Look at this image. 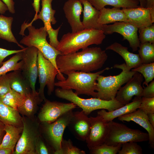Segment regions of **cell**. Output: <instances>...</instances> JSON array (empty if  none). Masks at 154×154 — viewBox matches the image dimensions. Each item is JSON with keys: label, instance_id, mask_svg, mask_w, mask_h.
Here are the masks:
<instances>
[{"label": "cell", "instance_id": "1", "mask_svg": "<svg viewBox=\"0 0 154 154\" xmlns=\"http://www.w3.org/2000/svg\"><path fill=\"white\" fill-rule=\"evenodd\" d=\"M105 50L94 47L66 54H59L56 58V66L61 73L81 71L86 72L101 68L108 58Z\"/></svg>", "mask_w": 154, "mask_h": 154}, {"label": "cell", "instance_id": "2", "mask_svg": "<svg viewBox=\"0 0 154 154\" xmlns=\"http://www.w3.org/2000/svg\"><path fill=\"white\" fill-rule=\"evenodd\" d=\"M105 37L102 31L94 29H84L74 33L69 32L63 35L56 49L61 54L72 53L92 44H100Z\"/></svg>", "mask_w": 154, "mask_h": 154}, {"label": "cell", "instance_id": "3", "mask_svg": "<svg viewBox=\"0 0 154 154\" xmlns=\"http://www.w3.org/2000/svg\"><path fill=\"white\" fill-rule=\"evenodd\" d=\"M106 67L95 73L86 72L82 71H72L64 74L67 78L63 81L55 83V86L65 89H73L75 93L79 96L85 94L97 98L96 91L97 79L98 76L105 70L110 69Z\"/></svg>", "mask_w": 154, "mask_h": 154}, {"label": "cell", "instance_id": "4", "mask_svg": "<svg viewBox=\"0 0 154 154\" xmlns=\"http://www.w3.org/2000/svg\"><path fill=\"white\" fill-rule=\"evenodd\" d=\"M55 92L57 97L74 103L82 109V110L88 116L95 110L105 109L110 112L124 105L115 98L110 100L93 97L84 99L79 97L72 89L58 88L55 90Z\"/></svg>", "mask_w": 154, "mask_h": 154}, {"label": "cell", "instance_id": "5", "mask_svg": "<svg viewBox=\"0 0 154 154\" xmlns=\"http://www.w3.org/2000/svg\"><path fill=\"white\" fill-rule=\"evenodd\" d=\"M25 26V28H27L29 31V34L23 37L20 43L28 47L33 46L37 48L58 70L56 65V58L61 53L47 41L46 37L48 34L44 27L36 29L32 25L27 23Z\"/></svg>", "mask_w": 154, "mask_h": 154}, {"label": "cell", "instance_id": "6", "mask_svg": "<svg viewBox=\"0 0 154 154\" xmlns=\"http://www.w3.org/2000/svg\"><path fill=\"white\" fill-rule=\"evenodd\" d=\"M108 131L104 143L116 146L128 142H135L149 141L148 133L130 128L126 125L113 121L108 122Z\"/></svg>", "mask_w": 154, "mask_h": 154}, {"label": "cell", "instance_id": "7", "mask_svg": "<svg viewBox=\"0 0 154 154\" xmlns=\"http://www.w3.org/2000/svg\"><path fill=\"white\" fill-rule=\"evenodd\" d=\"M119 74L105 76L100 75L97 79V98L110 100L115 98L117 92L121 86L132 77L135 72L127 71L123 68Z\"/></svg>", "mask_w": 154, "mask_h": 154}, {"label": "cell", "instance_id": "8", "mask_svg": "<svg viewBox=\"0 0 154 154\" xmlns=\"http://www.w3.org/2000/svg\"><path fill=\"white\" fill-rule=\"evenodd\" d=\"M37 64L38 76L40 87L38 93L45 101L46 99L44 94L46 86L47 88L48 94L50 95L53 92L55 86V79L56 76L59 81L66 79L62 74L55 67L52 63L45 58L41 52L38 50Z\"/></svg>", "mask_w": 154, "mask_h": 154}, {"label": "cell", "instance_id": "9", "mask_svg": "<svg viewBox=\"0 0 154 154\" xmlns=\"http://www.w3.org/2000/svg\"><path fill=\"white\" fill-rule=\"evenodd\" d=\"M34 119L22 116L23 130L13 154H35V145L40 135L39 124Z\"/></svg>", "mask_w": 154, "mask_h": 154}, {"label": "cell", "instance_id": "10", "mask_svg": "<svg viewBox=\"0 0 154 154\" xmlns=\"http://www.w3.org/2000/svg\"><path fill=\"white\" fill-rule=\"evenodd\" d=\"M72 111L66 112L52 123H42L43 132L52 148L53 154H57L61 149L64 131L72 117Z\"/></svg>", "mask_w": 154, "mask_h": 154}, {"label": "cell", "instance_id": "11", "mask_svg": "<svg viewBox=\"0 0 154 154\" xmlns=\"http://www.w3.org/2000/svg\"><path fill=\"white\" fill-rule=\"evenodd\" d=\"M52 0H42V7L41 11L28 24L32 25L34 21L38 19H41L43 22L44 27L48 33L49 39V44L56 48L59 43L58 40V35L61 26L56 29H54L52 27V24H55L57 22L54 16L56 11L53 9L52 7Z\"/></svg>", "mask_w": 154, "mask_h": 154}, {"label": "cell", "instance_id": "12", "mask_svg": "<svg viewBox=\"0 0 154 154\" xmlns=\"http://www.w3.org/2000/svg\"><path fill=\"white\" fill-rule=\"evenodd\" d=\"M101 30L105 35L112 34L114 33L121 35L123 37V40L128 41L133 52L136 51L139 46L140 42L137 34L138 28L128 22H117L111 25H102Z\"/></svg>", "mask_w": 154, "mask_h": 154}, {"label": "cell", "instance_id": "13", "mask_svg": "<svg viewBox=\"0 0 154 154\" xmlns=\"http://www.w3.org/2000/svg\"><path fill=\"white\" fill-rule=\"evenodd\" d=\"M38 50L34 47L25 48L22 51L21 72L30 84L32 91L36 92L35 86L38 76Z\"/></svg>", "mask_w": 154, "mask_h": 154}, {"label": "cell", "instance_id": "14", "mask_svg": "<svg viewBox=\"0 0 154 154\" xmlns=\"http://www.w3.org/2000/svg\"><path fill=\"white\" fill-rule=\"evenodd\" d=\"M44 102L38 116V119L41 123H52L65 113L78 107L71 102H52L47 99Z\"/></svg>", "mask_w": 154, "mask_h": 154}, {"label": "cell", "instance_id": "15", "mask_svg": "<svg viewBox=\"0 0 154 154\" xmlns=\"http://www.w3.org/2000/svg\"><path fill=\"white\" fill-rule=\"evenodd\" d=\"M143 76L140 73L135 72L132 77L117 92L115 99L125 105L129 103L134 96L142 97L143 88L142 84Z\"/></svg>", "mask_w": 154, "mask_h": 154}, {"label": "cell", "instance_id": "16", "mask_svg": "<svg viewBox=\"0 0 154 154\" xmlns=\"http://www.w3.org/2000/svg\"><path fill=\"white\" fill-rule=\"evenodd\" d=\"M90 130L85 141L89 150L104 143L108 131V122L100 116L90 117Z\"/></svg>", "mask_w": 154, "mask_h": 154}, {"label": "cell", "instance_id": "17", "mask_svg": "<svg viewBox=\"0 0 154 154\" xmlns=\"http://www.w3.org/2000/svg\"><path fill=\"white\" fill-rule=\"evenodd\" d=\"M67 127L77 139L85 141L91 127L90 118L82 110L73 112V116Z\"/></svg>", "mask_w": 154, "mask_h": 154}, {"label": "cell", "instance_id": "18", "mask_svg": "<svg viewBox=\"0 0 154 154\" xmlns=\"http://www.w3.org/2000/svg\"><path fill=\"white\" fill-rule=\"evenodd\" d=\"M63 9L72 33L84 29L80 20V15L83 9L80 0H68L64 3Z\"/></svg>", "mask_w": 154, "mask_h": 154}, {"label": "cell", "instance_id": "19", "mask_svg": "<svg viewBox=\"0 0 154 154\" xmlns=\"http://www.w3.org/2000/svg\"><path fill=\"white\" fill-rule=\"evenodd\" d=\"M106 50H111L120 55L124 60L125 64H115L114 68H123L127 71L137 67L141 63L139 54H135L129 52L128 48L117 42H115L107 47Z\"/></svg>", "mask_w": 154, "mask_h": 154}, {"label": "cell", "instance_id": "20", "mask_svg": "<svg viewBox=\"0 0 154 154\" xmlns=\"http://www.w3.org/2000/svg\"><path fill=\"white\" fill-rule=\"evenodd\" d=\"M128 22L138 29L149 26L153 24L149 9L139 6L136 8H122Z\"/></svg>", "mask_w": 154, "mask_h": 154}, {"label": "cell", "instance_id": "21", "mask_svg": "<svg viewBox=\"0 0 154 154\" xmlns=\"http://www.w3.org/2000/svg\"><path fill=\"white\" fill-rule=\"evenodd\" d=\"M118 119L121 121H133L144 128L149 136V143L150 147L154 148V128L149 122L147 114L141 110L135 111L119 116Z\"/></svg>", "mask_w": 154, "mask_h": 154}, {"label": "cell", "instance_id": "22", "mask_svg": "<svg viewBox=\"0 0 154 154\" xmlns=\"http://www.w3.org/2000/svg\"><path fill=\"white\" fill-rule=\"evenodd\" d=\"M141 98L135 96L133 101L131 103L110 112H107L105 109H102L98 112L97 115L101 116L108 122L112 121L116 117L133 112L139 109Z\"/></svg>", "mask_w": 154, "mask_h": 154}, {"label": "cell", "instance_id": "23", "mask_svg": "<svg viewBox=\"0 0 154 154\" xmlns=\"http://www.w3.org/2000/svg\"><path fill=\"white\" fill-rule=\"evenodd\" d=\"M43 100L38 92L32 91L25 95L23 104L18 108L17 110L22 116L34 118L38 110V105Z\"/></svg>", "mask_w": 154, "mask_h": 154}, {"label": "cell", "instance_id": "24", "mask_svg": "<svg viewBox=\"0 0 154 154\" xmlns=\"http://www.w3.org/2000/svg\"><path fill=\"white\" fill-rule=\"evenodd\" d=\"M80 0L84 6L82 23L84 29L101 30L102 25H99L98 23L100 11L94 7L87 0Z\"/></svg>", "mask_w": 154, "mask_h": 154}, {"label": "cell", "instance_id": "25", "mask_svg": "<svg viewBox=\"0 0 154 154\" xmlns=\"http://www.w3.org/2000/svg\"><path fill=\"white\" fill-rule=\"evenodd\" d=\"M100 11L98 19L100 26L117 22H128L125 15L120 8L114 7L110 9L104 7Z\"/></svg>", "mask_w": 154, "mask_h": 154}, {"label": "cell", "instance_id": "26", "mask_svg": "<svg viewBox=\"0 0 154 154\" xmlns=\"http://www.w3.org/2000/svg\"><path fill=\"white\" fill-rule=\"evenodd\" d=\"M23 129V125L17 126L5 124V133L0 145V148L9 149L14 150L21 135Z\"/></svg>", "mask_w": 154, "mask_h": 154}, {"label": "cell", "instance_id": "27", "mask_svg": "<svg viewBox=\"0 0 154 154\" xmlns=\"http://www.w3.org/2000/svg\"><path fill=\"white\" fill-rule=\"evenodd\" d=\"M0 121L5 124L23 125L22 117L18 110L5 104L0 99Z\"/></svg>", "mask_w": 154, "mask_h": 154}, {"label": "cell", "instance_id": "28", "mask_svg": "<svg viewBox=\"0 0 154 154\" xmlns=\"http://www.w3.org/2000/svg\"><path fill=\"white\" fill-rule=\"evenodd\" d=\"M11 74L10 85L11 89L24 95L32 91L29 82L21 70L14 71Z\"/></svg>", "mask_w": 154, "mask_h": 154}, {"label": "cell", "instance_id": "29", "mask_svg": "<svg viewBox=\"0 0 154 154\" xmlns=\"http://www.w3.org/2000/svg\"><path fill=\"white\" fill-rule=\"evenodd\" d=\"M96 9L100 10L106 5L114 7L130 8L138 7L137 0H87Z\"/></svg>", "mask_w": 154, "mask_h": 154}, {"label": "cell", "instance_id": "30", "mask_svg": "<svg viewBox=\"0 0 154 154\" xmlns=\"http://www.w3.org/2000/svg\"><path fill=\"white\" fill-rule=\"evenodd\" d=\"M13 20L12 17L0 15V38L15 43L22 49L24 48H25L19 43L12 32L11 25Z\"/></svg>", "mask_w": 154, "mask_h": 154}, {"label": "cell", "instance_id": "31", "mask_svg": "<svg viewBox=\"0 0 154 154\" xmlns=\"http://www.w3.org/2000/svg\"><path fill=\"white\" fill-rule=\"evenodd\" d=\"M22 59V51H21L15 54L9 59L3 62L0 68V76L11 71L21 70L23 64Z\"/></svg>", "mask_w": 154, "mask_h": 154}, {"label": "cell", "instance_id": "32", "mask_svg": "<svg viewBox=\"0 0 154 154\" xmlns=\"http://www.w3.org/2000/svg\"><path fill=\"white\" fill-rule=\"evenodd\" d=\"M25 95L21 94L11 89L4 95L0 97L1 101L5 104L17 110L23 104Z\"/></svg>", "mask_w": 154, "mask_h": 154}, {"label": "cell", "instance_id": "33", "mask_svg": "<svg viewBox=\"0 0 154 154\" xmlns=\"http://www.w3.org/2000/svg\"><path fill=\"white\" fill-rule=\"evenodd\" d=\"M138 50L142 64H148L154 62V43L149 42L140 43Z\"/></svg>", "mask_w": 154, "mask_h": 154}, {"label": "cell", "instance_id": "34", "mask_svg": "<svg viewBox=\"0 0 154 154\" xmlns=\"http://www.w3.org/2000/svg\"><path fill=\"white\" fill-rule=\"evenodd\" d=\"M131 70L141 74L145 79L143 83V86L144 85L147 86L150 82L153 80L154 78V62L141 64L137 67L132 69Z\"/></svg>", "mask_w": 154, "mask_h": 154}, {"label": "cell", "instance_id": "35", "mask_svg": "<svg viewBox=\"0 0 154 154\" xmlns=\"http://www.w3.org/2000/svg\"><path fill=\"white\" fill-rule=\"evenodd\" d=\"M122 144L116 146L109 145L105 143L90 149L91 154H116L121 149Z\"/></svg>", "mask_w": 154, "mask_h": 154}, {"label": "cell", "instance_id": "36", "mask_svg": "<svg viewBox=\"0 0 154 154\" xmlns=\"http://www.w3.org/2000/svg\"><path fill=\"white\" fill-rule=\"evenodd\" d=\"M85 151L74 146L70 139L63 138L61 143V149L57 154H85Z\"/></svg>", "mask_w": 154, "mask_h": 154}, {"label": "cell", "instance_id": "37", "mask_svg": "<svg viewBox=\"0 0 154 154\" xmlns=\"http://www.w3.org/2000/svg\"><path fill=\"white\" fill-rule=\"evenodd\" d=\"M138 37L140 43L149 42L154 43V25L138 29Z\"/></svg>", "mask_w": 154, "mask_h": 154}, {"label": "cell", "instance_id": "38", "mask_svg": "<svg viewBox=\"0 0 154 154\" xmlns=\"http://www.w3.org/2000/svg\"><path fill=\"white\" fill-rule=\"evenodd\" d=\"M118 154H142V149L137 142L130 141L122 144Z\"/></svg>", "mask_w": 154, "mask_h": 154}, {"label": "cell", "instance_id": "39", "mask_svg": "<svg viewBox=\"0 0 154 154\" xmlns=\"http://www.w3.org/2000/svg\"><path fill=\"white\" fill-rule=\"evenodd\" d=\"M11 72L0 76V97L8 92L10 87Z\"/></svg>", "mask_w": 154, "mask_h": 154}, {"label": "cell", "instance_id": "40", "mask_svg": "<svg viewBox=\"0 0 154 154\" xmlns=\"http://www.w3.org/2000/svg\"><path fill=\"white\" fill-rule=\"evenodd\" d=\"M139 109L146 114L154 113V98H148L142 97Z\"/></svg>", "mask_w": 154, "mask_h": 154}, {"label": "cell", "instance_id": "41", "mask_svg": "<svg viewBox=\"0 0 154 154\" xmlns=\"http://www.w3.org/2000/svg\"><path fill=\"white\" fill-rule=\"evenodd\" d=\"M35 154H50L51 151L43 140L40 135L38 138L35 145Z\"/></svg>", "mask_w": 154, "mask_h": 154}, {"label": "cell", "instance_id": "42", "mask_svg": "<svg viewBox=\"0 0 154 154\" xmlns=\"http://www.w3.org/2000/svg\"><path fill=\"white\" fill-rule=\"evenodd\" d=\"M146 98H154V81L153 80L151 82L144 87L143 89L142 97Z\"/></svg>", "mask_w": 154, "mask_h": 154}, {"label": "cell", "instance_id": "43", "mask_svg": "<svg viewBox=\"0 0 154 154\" xmlns=\"http://www.w3.org/2000/svg\"><path fill=\"white\" fill-rule=\"evenodd\" d=\"M25 48L19 50H9L0 48V66L2 65L3 60L7 56L23 51Z\"/></svg>", "mask_w": 154, "mask_h": 154}, {"label": "cell", "instance_id": "44", "mask_svg": "<svg viewBox=\"0 0 154 154\" xmlns=\"http://www.w3.org/2000/svg\"><path fill=\"white\" fill-rule=\"evenodd\" d=\"M145 8L149 9L153 21L154 22V0H145Z\"/></svg>", "mask_w": 154, "mask_h": 154}, {"label": "cell", "instance_id": "45", "mask_svg": "<svg viewBox=\"0 0 154 154\" xmlns=\"http://www.w3.org/2000/svg\"><path fill=\"white\" fill-rule=\"evenodd\" d=\"M4 3L7 5L9 12L13 14L15 13L14 8L15 3L13 0H2Z\"/></svg>", "mask_w": 154, "mask_h": 154}, {"label": "cell", "instance_id": "46", "mask_svg": "<svg viewBox=\"0 0 154 154\" xmlns=\"http://www.w3.org/2000/svg\"><path fill=\"white\" fill-rule=\"evenodd\" d=\"M5 124L0 121V145L2 142L5 133Z\"/></svg>", "mask_w": 154, "mask_h": 154}, {"label": "cell", "instance_id": "47", "mask_svg": "<svg viewBox=\"0 0 154 154\" xmlns=\"http://www.w3.org/2000/svg\"><path fill=\"white\" fill-rule=\"evenodd\" d=\"M40 0H33L32 5L36 13L34 17H36L38 13L40 12Z\"/></svg>", "mask_w": 154, "mask_h": 154}, {"label": "cell", "instance_id": "48", "mask_svg": "<svg viewBox=\"0 0 154 154\" xmlns=\"http://www.w3.org/2000/svg\"><path fill=\"white\" fill-rule=\"evenodd\" d=\"M8 10L7 5L0 0V13L3 14Z\"/></svg>", "mask_w": 154, "mask_h": 154}, {"label": "cell", "instance_id": "49", "mask_svg": "<svg viewBox=\"0 0 154 154\" xmlns=\"http://www.w3.org/2000/svg\"><path fill=\"white\" fill-rule=\"evenodd\" d=\"M13 150L5 148H0V154H13Z\"/></svg>", "mask_w": 154, "mask_h": 154}, {"label": "cell", "instance_id": "50", "mask_svg": "<svg viewBox=\"0 0 154 154\" xmlns=\"http://www.w3.org/2000/svg\"><path fill=\"white\" fill-rule=\"evenodd\" d=\"M147 114L149 122L154 128V113H150Z\"/></svg>", "mask_w": 154, "mask_h": 154}, {"label": "cell", "instance_id": "51", "mask_svg": "<svg viewBox=\"0 0 154 154\" xmlns=\"http://www.w3.org/2000/svg\"><path fill=\"white\" fill-rule=\"evenodd\" d=\"M139 2L140 6L141 7L145 8L146 5V1L145 0H137Z\"/></svg>", "mask_w": 154, "mask_h": 154}]
</instances>
